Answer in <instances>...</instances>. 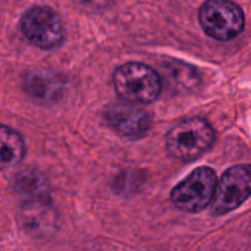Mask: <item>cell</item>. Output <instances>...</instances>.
I'll return each mask as SVG.
<instances>
[{
	"label": "cell",
	"mask_w": 251,
	"mask_h": 251,
	"mask_svg": "<svg viewBox=\"0 0 251 251\" xmlns=\"http://www.w3.org/2000/svg\"><path fill=\"white\" fill-rule=\"evenodd\" d=\"M217 183L212 168L199 167L174 186L171 193L172 203L181 212H201L212 203Z\"/></svg>",
	"instance_id": "3"
},
{
	"label": "cell",
	"mask_w": 251,
	"mask_h": 251,
	"mask_svg": "<svg viewBox=\"0 0 251 251\" xmlns=\"http://www.w3.org/2000/svg\"><path fill=\"white\" fill-rule=\"evenodd\" d=\"M17 191L31 201H41L47 196V183L38 173L32 171H25L16 178Z\"/></svg>",
	"instance_id": "10"
},
{
	"label": "cell",
	"mask_w": 251,
	"mask_h": 251,
	"mask_svg": "<svg viewBox=\"0 0 251 251\" xmlns=\"http://www.w3.org/2000/svg\"><path fill=\"white\" fill-rule=\"evenodd\" d=\"M168 80L174 87H181V90L194 88L200 81L198 73L194 68L179 61H172L167 66Z\"/></svg>",
	"instance_id": "11"
},
{
	"label": "cell",
	"mask_w": 251,
	"mask_h": 251,
	"mask_svg": "<svg viewBox=\"0 0 251 251\" xmlns=\"http://www.w3.org/2000/svg\"><path fill=\"white\" fill-rule=\"evenodd\" d=\"M199 22L208 37L217 41H230L239 36L245 26L242 7L227 0H212L202 4Z\"/></svg>",
	"instance_id": "4"
},
{
	"label": "cell",
	"mask_w": 251,
	"mask_h": 251,
	"mask_svg": "<svg viewBox=\"0 0 251 251\" xmlns=\"http://www.w3.org/2000/svg\"><path fill=\"white\" fill-rule=\"evenodd\" d=\"M216 132L207 120L189 118L174 125L166 137V147L173 158L190 162L212 147Z\"/></svg>",
	"instance_id": "2"
},
{
	"label": "cell",
	"mask_w": 251,
	"mask_h": 251,
	"mask_svg": "<svg viewBox=\"0 0 251 251\" xmlns=\"http://www.w3.org/2000/svg\"><path fill=\"white\" fill-rule=\"evenodd\" d=\"M25 88L31 97L42 102H54L61 96L63 81L44 70L29 71L25 77Z\"/></svg>",
	"instance_id": "8"
},
{
	"label": "cell",
	"mask_w": 251,
	"mask_h": 251,
	"mask_svg": "<svg viewBox=\"0 0 251 251\" xmlns=\"http://www.w3.org/2000/svg\"><path fill=\"white\" fill-rule=\"evenodd\" d=\"M113 85L120 98L132 104H149L162 92V78L151 66L130 61L119 66L113 75Z\"/></svg>",
	"instance_id": "1"
},
{
	"label": "cell",
	"mask_w": 251,
	"mask_h": 251,
	"mask_svg": "<svg viewBox=\"0 0 251 251\" xmlns=\"http://www.w3.org/2000/svg\"><path fill=\"white\" fill-rule=\"evenodd\" d=\"M26 153L24 139L14 129L0 125V169L17 166Z\"/></svg>",
	"instance_id": "9"
},
{
	"label": "cell",
	"mask_w": 251,
	"mask_h": 251,
	"mask_svg": "<svg viewBox=\"0 0 251 251\" xmlns=\"http://www.w3.org/2000/svg\"><path fill=\"white\" fill-rule=\"evenodd\" d=\"M21 31L31 44L39 49L58 48L65 41V27L51 7L37 5L22 15Z\"/></svg>",
	"instance_id": "5"
},
{
	"label": "cell",
	"mask_w": 251,
	"mask_h": 251,
	"mask_svg": "<svg viewBox=\"0 0 251 251\" xmlns=\"http://www.w3.org/2000/svg\"><path fill=\"white\" fill-rule=\"evenodd\" d=\"M104 119L108 126L120 136L140 140L151 129V117L142 108L132 103H115L107 108Z\"/></svg>",
	"instance_id": "7"
},
{
	"label": "cell",
	"mask_w": 251,
	"mask_h": 251,
	"mask_svg": "<svg viewBox=\"0 0 251 251\" xmlns=\"http://www.w3.org/2000/svg\"><path fill=\"white\" fill-rule=\"evenodd\" d=\"M251 196V164H238L223 173L211 203L213 216H225L237 210Z\"/></svg>",
	"instance_id": "6"
}]
</instances>
